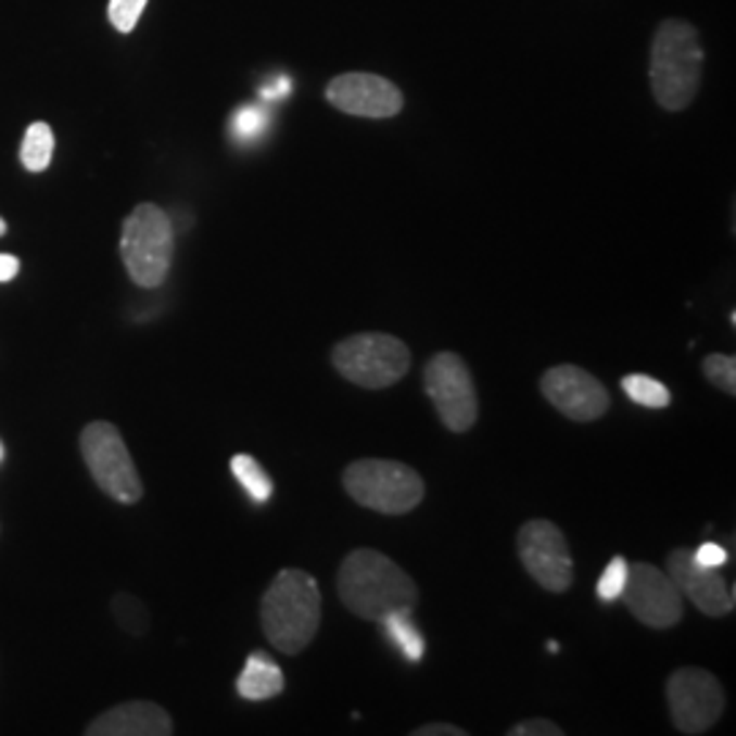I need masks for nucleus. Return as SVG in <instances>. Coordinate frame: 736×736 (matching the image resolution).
Listing matches in <instances>:
<instances>
[{
  "mask_svg": "<svg viewBox=\"0 0 736 736\" xmlns=\"http://www.w3.org/2000/svg\"><path fill=\"white\" fill-rule=\"evenodd\" d=\"M339 597L357 620L380 622L385 613L415 611L418 584L391 557L375 548H355L339 568Z\"/></svg>",
  "mask_w": 736,
  "mask_h": 736,
  "instance_id": "f257e3e1",
  "label": "nucleus"
},
{
  "mask_svg": "<svg viewBox=\"0 0 736 736\" xmlns=\"http://www.w3.org/2000/svg\"><path fill=\"white\" fill-rule=\"evenodd\" d=\"M322 620V595L312 573L284 568L263 595L259 622L270 647L281 655H301L314 642Z\"/></svg>",
  "mask_w": 736,
  "mask_h": 736,
  "instance_id": "f03ea898",
  "label": "nucleus"
},
{
  "mask_svg": "<svg viewBox=\"0 0 736 736\" xmlns=\"http://www.w3.org/2000/svg\"><path fill=\"white\" fill-rule=\"evenodd\" d=\"M703 47L701 36L685 20H665L655 30L649 55V85L663 110L682 112L701 88Z\"/></svg>",
  "mask_w": 736,
  "mask_h": 736,
  "instance_id": "7ed1b4c3",
  "label": "nucleus"
},
{
  "mask_svg": "<svg viewBox=\"0 0 736 736\" xmlns=\"http://www.w3.org/2000/svg\"><path fill=\"white\" fill-rule=\"evenodd\" d=\"M175 257V227L167 211L142 202L126 216L120 232L123 268L142 290H158L167 281Z\"/></svg>",
  "mask_w": 736,
  "mask_h": 736,
  "instance_id": "20e7f679",
  "label": "nucleus"
},
{
  "mask_svg": "<svg viewBox=\"0 0 736 736\" xmlns=\"http://www.w3.org/2000/svg\"><path fill=\"white\" fill-rule=\"evenodd\" d=\"M344 491L357 505L385 516L413 513L426 497V483L413 467L388 458H360L341 474Z\"/></svg>",
  "mask_w": 736,
  "mask_h": 736,
  "instance_id": "39448f33",
  "label": "nucleus"
},
{
  "mask_svg": "<svg viewBox=\"0 0 736 736\" xmlns=\"http://www.w3.org/2000/svg\"><path fill=\"white\" fill-rule=\"evenodd\" d=\"M330 360L352 385L366 391H385L404 380L413 366V352L391 333H355L333 346Z\"/></svg>",
  "mask_w": 736,
  "mask_h": 736,
  "instance_id": "423d86ee",
  "label": "nucleus"
},
{
  "mask_svg": "<svg viewBox=\"0 0 736 736\" xmlns=\"http://www.w3.org/2000/svg\"><path fill=\"white\" fill-rule=\"evenodd\" d=\"M79 453L106 497L120 505H137L142 499V478L131 458L129 447L123 442L117 426L110 420H93L79 434Z\"/></svg>",
  "mask_w": 736,
  "mask_h": 736,
  "instance_id": "0eeeda50",
  "label": "nucleus"
},
{
  "mask_svg": "<svg viewBox=\"0 0 736 736\" xmlns=\"http://www.w3.org/2000/svg\"><path fill=\"white\" fill-rule=\"evenodd\" d=\"M423 385L431 404H434L436 418L442 420L447 431L467 434L478 423V388H474V380L461 355L440 352V355L431 357L423 368Z\"/></svg>",
  "mask_w": 736,
  "mask_h": 736,
  "instance_id": "6e6552de",
  "label": "nucleus"
},
{
  "mask_svg": "<svg viewBox=\"0 0 736 736\" xmlns=\"http://www.w3.org/2000/svg\"><path fill=\"white\" fill-rule=\"evenodd\" d=\"M671 723L680 734H707L725 712V693L718 676L707 669H676L665 682Z\"/></svg>",
  "mask_w": 736,
  "mask_h": 736,
  "instance_id": "1a4fd4ad",
  "label": "nucleus"
},
{
  "mask_svg": "<svg viewBox=\"0 0 736 736\" xmlns=\"http://www.w3.org/2000/svg\"><path fill=\"white\" fill-rule=\"evenodd\" d=\"M516 548L526 573L546 592L562 595L573 586V554L568 537L554 521L532 519L521 524Z\"/></svg>",
  "mask_w": 736,
  "mask_h": 736,
  "instance_id": "9d476101",
  "label": "nucleus"
},
{
  "mask_svg": "<svg viewBox=\"0 0 736 736\" xmlns=\"http://www.w3.org/2000/svg\"><path fill=\"white\" fill-rule=\"evenodd\" d=\"M620 597L642 625L655 627V631H669V627L680 625L685 617L682 592L676 589L669 573L649 562L627 564V581Z\"/></svg>",
  "mask_w": 736,
  "mask_h": 736,
  "instance_id": "9b49d317",
  "label": "nucleus"
},
{
  "mask_svg": "<svg viewBox=\"0 0 736 736\" xmlns=\"http://www.w3.org/2000/svg\"><path fill=\"white\" fill-rule=\"evenodd\" d=\"M541 393L554 409L575 423L600 420L611 407L606 385L581 366H554L541 377Z\"/></svg>",
  "mask_w": 736,
  "mask_h": 736,
  "instance_id": "f8f14e48",
  "label": "nucleus"
},
{
  "mask_svg": "<svg viewBox=\"0 0 736 736\" xmlns=\"http://www.w3.org/2000/svg\"><path fill=\"white\" fill-rule=\"evenodd\" d=\"M330 104L344 115L355 117H393L404 110V96L391 79L380 74L350 72L330 79L325 88Z\"/></svg>",
  "mask_w": 736,
  "mask_h": 736,
  "instance_id": "ddd939ff",
  "label": "nucleus"
},
{
  "mask_svg": "<svg viewBox=\"0 0 736 736\" xmlns=\"http://www.w3.org/2000/svg\"><path fill=\"white\" fill-rule=\"evenodd\" d=\"M665 573L671 575V581L676 584V589L682 592V597L693 602L701 613L707 617H725V613L734 611L736 595L734 586L718 573V568H703L693 559V551L687 548H674L669 554V562H665Z\"/></svg>",
  "mask_w": 736,
  "mask_h": 736,
  "instance_id": "4468645a",
  "label": "nucleus"
},
{
  "mask_svg": "<svg viewBox=\"0 0 736 736\" xmlns=\"http://www.w3.org/2000/svg\"><path fill=\"white\" fill-rule=\"evenodd\" d=\"M175 731L173 718L153 701H126L106 709L90 720L88 736H169Z\"/></svg>",
  "mask_w": 736,
  "mask_h": 736,
  "instance_id": "2eb2a0df",
  "label": "nucleus"
},
{
  "mask_svg": "<svg viewBox=\"0 0 736 736\" xmlns=\"http://www.w3.org/2000/svg\"><path fill=\"white\" fill-rule=\"evenodd\" d=\"M284 690V671L265 652H254L245 660L238 676V696L245 701H268Z\"/></svg>",
  "mask_w": 736,
  "mask_h": 736,
  "instance_id": "dca6fc26",
  "label": "nucleus"
},
{
  "mask_svg": "<svg viewBox=\"0 0 736 736\" xmlns=\"http://www.w3.org/2000/svg\"><path fill=\"white\" fill-rule=\"evenodd\" d=\"M380 625L385 627L388 638H391V642L396 644L398 649H402V655L409 660V663H418V660H423L426 642H423V633L415 627L413 611L385 613V617L380 620Z\"/></svg>",
  "mask_w": 736,
  "mask_h": 736,
  "instance_id": "f3484780",
  "label": "nucleus"
},
{
  "mask_svg": "<svg viewBox=\"0 0 736 736\" xmlns=\"http://www.w3.org/2000/svg\"><path fill=\"white\" fill-rule=\"evenodd\" d=\"M52 153H55V135H52L50 123H30L28 131L20 145V162L28 173L39 175L52 164Z\"/></svg>",
  "mask_w": 736,
  "mask_h": 736,
  "instance_id": "a211bd4d",
  "label": "nucleus"
},
{
  "mask_svg": "<svg viewBox=\"0 0 736 736\" xmlns=\"http://www.w3.org/2000/svg\"><path fill=\"white\" fill-rule=\"evenodd\" d=\"M229 469H232V474L238 478V483L243 485L245 494L252 497L254 505H265L274 497V480H270V474L265 472L263 464L254 456L238 453V456H232V461H229Z\"/></svg>",
  "mask_w": 736,
  "mask_h": 736,
  "instance_id": "6ab92c4d",
  "label": "nucleus"
},
{
  "mask_svg": "<svg viewBox=\"0 0 736 736\" xmlns=\"http://www.w3.org/2000/svg\"><path fill=\"white\" fill-rule=\"evenodd\" d=\"M622 391L631 402L647 409H665L671 404V393L663 382H658L649 375H627L622 380Z\"/></svg>",
  "mask_w": 736,
  "mask_h": 736,
  "instance_id": "aec40b11",
  "label": "nucleus"
},
{
  "mask_svg": "<svg viewBox=\"0 0 736 736\" xmlns=\"http://www.w3.org/2000/svg\"><path fill=\"white\" fill-rule=\"evenodd\" d=\"M112 617H115V622L123 631L137 638L145 636L148 627H151V613H148V608L142 606V600H137L135 595H129V592H117V595L112 597Z\"/></svg>",
  "mask_w": 736,
  "mask_h": 736,
  "instance_id": "412c9836",
  "label": "nucleus"
},
{
  "mask_svg": "<svg viewBox=\"0 0 736 736\" xmlns=\"http://www.w3.org/2000/svg\"><path fill=\"white\" fill-rule=\"evenodd\" d=\"M701 371L709 382H712L718 391H723L725 396H736V357L723 355V352H712V355L703 357Z\"/></svg>",
  "mask_w": 736,
  "mask_h": 736,
  "instance_id": "4be33fe9",
  "label": "nucleus"
},
{
  "mask_svg": "<svg viewBox=\"0 0 736 736\" xmlns=\"http://www.w3.org/2000/svg\"><path fill=\"white\" fill-rule=\"evenodd\" d=\"M265 129H268V115L259 106H240L232 115V123H229L232 137H238L243 142L257 140L259 135H265Z\"/></svg>",
  "mask_w": 736,
  "mask_h": 736,
  "instance_id": "5701e85b",
  "label": "nucleus"
},
{
  "mask_svg": "<svg viewBox=\"0 0 736 736\" xmlns=\"http://www.w3.org/2000/svg\"><path fill=\"white\" fill-rule=\"evenodd\" d=\"M148 0H110L106 7V17H110L112 28L117 34H131L140 23L142 12H145Z\"/></svg>",
  "mask_w": 736,
  "mask_h": 736,
  "instance_id": "b1692460",
  "label": "nucleus"
},
{
  "mask_svg": "<svg viewBox=\"0 0 736 736\" xmlns=\"http://www.w3.org/2000/svg\"><path fill=\"white\" fill-rule=\"evenodd\" d=\"M625 581H627V559L625 557H613L611 562L606 564V570H602L600 581H597V595H600V600H617V597L622 595V589H625Z\"/></svg>",
  "mask_w": 736,
  "mask_h": 736,
  "instance_id": "393cba45",
  "label": "nucleus"
},
{
  "mask_svg": "<svg viewBox=\"0 0 736 736\" xmlns=\"http://www.w3.org/2000/svg\"><path fill=\"white\" fill-rule=\"evenodd\" d=\"M564 731L559 728L554 720L546 718H532V720H521L510 728V736H562Z\"/></svg>",
  "mask_w": 736,
  "mask_h": 736,
  "instance_id": "a878e982",
  "label": "nucleus"
},
{
  "mask_svg": "<svg viewBox=\"0 0 736 736\" xmlns=\"http://www.w3.org/2000/svg\"><path fill=\"white\" fill-rule=\"evenodd\" d=\"M693 559H696L698 564H703V568H723V564L728 562V551H725L723 546H718V543L703 541L701 546L693 551Z\"/></svg>",
  "mask_w": 736,
  "mask_h": 736,
  "instance_id": "bb28decb",
  "label": "nucleus"
},
{
  "mask_svg": "<svg viewBox=\"0 0 736 736\" xmlns=\"http://www.w3.org/2000/svg\"><path fill=\"white\" fill-rule=\"evenodd\" d=\"M413 736H467V731L458 728L453 723H429V725H418L413 731Z\"/></svg>",
  "mask_w": 736,
  "mask_h": 736,
  "instance_id": "cd10ccee",
  "label": "nucleus"
},
{
  "mask_svg": "<svg viewBox=\"0 0 736 736\" xmlns=\"http://www.w3.org/2000/svg\"><path fill=\"white\" fill-rule=\"evenodd\" d=\"M20 259L14 254H0V284H7V281H14L20 276Z\"/></svg>",
  "mask_w": 736,
  "mask_h": 736,
  "instance_id": "c85d7f7f",
  "label": "nucleus"
},
{
  "mask_svg": "<svg viewBox=\"0 0 736 736\" xmlns=\"http://www.w3.org/2000/svg\"><path fill=\"white\" fill-rule=\"evenodd\" d=\"M290 88H292V83L287 77H281V79H276V83H270V85H265L263 88V96L265 99H276V96H284V93H290Z\"/></svg>",
  "mask_w": 736,
  "mask_h": 736,
  "instance_id": "c756f323",
  "label": "nucleus"
},
{
  "mask_svg": "<svg viewBox=\"0 0 736 736\" xmlns=\"http://www.w3.org/2000/svg\"><path fill=\"white\" fill-rule=\"evenodd\" d=\"M7 218H3V216H0V238H3V234H7Z\"/></svg>",
  "mask_w": 736,
  "mask_h": 736,
  "instance_id": "7c9ffc66",
  "label": "nucleus"
},
{
  "mask_svg": "<svg viewBox=\"0 0 736 736\" xmlns=\"http://www.w3.org/2000/svg\"><path fill=\"white\" fill-rule=\"evenodd\" d=\"M0 461H3V445H0Z\"/></svg>",
  "mask_w": 736,
  "mask_h": 736,
  "instance_id": "2f4dec72",
  "label": "nucleus"
}]
</instances>
